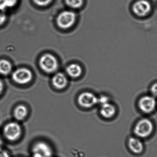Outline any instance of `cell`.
I'll list each match as a JSON object with an SVG mask.
<instances>
[{
	"label": "cell",
	"mask_w": 157,
	"mask_h": 157,
	"mask_svg": "<svg viewBox=\"0 0 157 157\" xmlns=\"http://www.w3.org/2000/svg\"><path fill=\"white\" fill-rule=\"evenodd\" d=\"M66 4L73 8H78L83 4V0H65Z\"/></svg>",
	"instance_id": "obj_17"
},
{
	"label": "cell",
	"mask_w": 157,
	"mask_h": 157,
	"mask_svg": "<svg viewBox=\"0 0 157 157\" xmlns=\"http://www.w3.org/2000/svg\"><path fill=\"white\" fill-rule=\"evenodd\" d=\"M116 108L113 105L109 103L101 105V114L105 118H110L115 115Z\"/></svg>",
	"instance_id": "obj_13"
},
{
	"label": "cell",
	"mask_w": 157,
	"mask_h": 157,
	"mask_svg": "<svg viewBox=\"0 0 157 157\" xmlns=\"http://www.w3.org/2000/svg\"><path fill=\"white\" fill-rule=\"evenodd\" d=\"M132 10L136 15L144 17L150 14L152 10V6L147 0H138L134 3Z\"/></svg>",
	"instance_id": "obj_6"
},
{
	"label": "cell",
	"mask_w": 157,
	"mask_h": 157,
	"mask_svg": "<svg viewBox=\"0 0 157 157\" xmlns=\"http://www.w3.org/2000/svg\"><path fill=\"white\" fill-rule=\"evenodd\" d=\"M28 113L26 107L23 105L17 106L13 111L14 118L17 121H22L25 119Z\"/></svg>",
	"instance_id": "obj_12"
},
{
	"label": "cell",
	"mask_w": 157,
	"mask_h": 157,
	"mask_svg": "<svg viewBox=\"0 0 157 157\" xmlns=\"http://www.w3.org/2000/svg\"><path fill=\"white\" fill-rule=\"evenodd\" d=\"M53 85L58 89H63L67 85L68 80L65 75L58 73L53 77L52 79Z\"/></svg>",
	"instance_id": "obj_11"
},
{
	"label": "cell",
	"mask_w": 157,
	"mask_h": 157,
	"mask_svg": "<svg viewBox=\"0 0 157 157\" xmlns=\"http://www.w3.org/2000/svg\"><path fill=\"white\" fill-rule=\"evenodd\" d=\"M33 1L37 5L39 6H46L50 4L52 0H33Z\"/></svg>",
	"instance_id": "obj_19"
},
{
	"label": "cell",
	"mask_w": 157,
	"mask_h": 157,
	"mask_svg": "<svg viewBox=\"0 0 157 157\" xmlns=\"http://www.w3.org/2000/svg\"><path fill=\"white\" fill-rule=\"evenodd\" d=\"M151 92L153 96L157 97V82L152 85L151 87Z\"/></svg>",
	"instance_id": "obj_21"
},
{
	"label": "cell",
	"mask_w": 157,
	"mask_h": 157,
	"mask_svg": "<svg viewBox=\"0 0 157 157\" xmlns=\"http://www.w3.org/2000/svg\"><path fill=\"white\" fill-rule=\"evenodd\" d=\"M128 144L130 150L134 154H140L144 151V144L139 138L131 137L128 141Z\"/></svg>",
	"instance_id": "obj_10"
},
{
	"label": "cell",
	"mask_w": 157,
	"mask_h": 157,
	"mask_svg": "<svg viewBox=\"0 0 157 157\" xmlns=\"http://www.w3.org/2000/svg\"><path fill=\"white\" fill-rule=\"evenodd\" d=\"M7 19L6 10L0 8V26L3 25Z\"/></svg>",
	"instance_id": "obj_18"
},
{
	"label": "cell",
	"mask_w": 157,
	"mask_h": 157,
	"mask_svg": "<svg viewBox=\"0 0 157 157\" xmlns=\"http://www.w3.org/2000/svg\"><path fill=\"white\" fill-rule=\"evenodd\" d=\"M154 125L149 119H143L137 122L135 126L134 132L137 137L145 138L149 136L153 132Z\"/></svg>",
	"instance_id": "obj_1"
},
{
	"label": "cell",
	"mask_w": 157,
	"mask_h": 157,
	"mask_svg": "<svg viewBox=\"0 0 157 157\" xmlns=\"http://www.w3.org/2000/svg\"><path fill=\"white\" fill-rule=\"evenodd\" d=\"M22 133V128L19 124L15 122L8 123L3 128V134L8 141L14 142L18 140Z\"/></svg>",
	"instance_id": "obj_2"
},
{
	"label": "cell",
	"mask_w": 157,
	"mask_h": 157,
	"mask_svg": "<svg viewBox=\"0 0 157 157\" xmlns=\"http://www.w3.org/2000/svg\"><path fill=\"white\" fill-rule=\"evenodd\" d=\"M18 0H0V8L6 10L7 8L13 7Z\"/></svg>",
	"instance_id": "obj_16"
},
{
	"label": "cell",
	"mask_w": 157,
	"mask_h": 157,
	"mask_svg": "<svg viewBox=\"0 0 157 157\" xmlns=\"http://www.w3.org/2000/svg\"><path fill=\"white\" fill-rule=\"evenodd\" d=\"M109 99L108 97L101 96L100 98H98V103H100L101 106L106 103H109Z\"/></svg>",
	"instance_id": "obj_20"
},
{
	"label": "cell",
	"mask_w": 157,
	"mask_h": 157,
	"mask_svg": "<svg viewBox=\"0 0 157 157\" xmlns=\"http://www.w3.org/2000/svg\"><path fill=\"white\" fill-rule=\"evenodd\" d=\"M1 144H2V140H1V137H0V147H1Z\"/></svg>",
	"instance_id": "obj_24"
},
{
	"label": "cell",
	"mask_w": 157,
	"mask_h": 157,
	"mask_svg": "<svg viewBox=\"0 0 157 157\" xmlns=\"http://www.w3.org/2000/svg\"><path fill=\"white\" fill-rule=\"evenodd\" d=\"M40 65L42 70L48 73H52L58 69V61L53 55L49 53L44 54L40 60Z\"/></svg>",
	"instance_id": "obj_3"
},
{
	"label": "cell",
	"mask_w": 157,
	"mask_h": 157,
	"mask_svg": "<svg viewBox=\"0 0 157 157\" xmlns=\"http://www.w3.org/2000/svg\"><path fill=\"white\" fill-rule=\"evenodd\" d=\"M66 72L71 77L76 78L81 75L82 73V69L78 65L73 64L70 65L67 67Z\"/></svg>",
	"instance_id": "obj_14"
},
{
	"label": "cell",
	"mask_w": 157,
	"mask_h": 157,
	"mask_svg": "<svg viewBox=\"0 0 157 157\" xmlns=\"http://www.w3.org/2000/svg\"><path fill=\"white\" fill-rule=\"evenodd\" d=\"M33 75L30 70L25 68H20L13 72L12 78L13 81L19 84H25L32 80Z\"/></svg>",
	"instance_id": "obj_4"
},
{
	"label": "cell",
	"mask_w": 157,
	"mask_h": 157,
	"mask_svg": "<svg viewBox=\"0 0 157 157\" xmlns=\"http://www.w3.org/2000/svg\"><path fill=\"white\" fill-rule=\"evenodd\" d=\"M0 157H10L9 154L6 150L0 147Z\"/></svg>",
	"instance_id": "obj_22"
},
{
	"label": "cell",
	"mask_w": 157,
	"mask_h": 157,
	"mask_svg": "<svg viewBox=\"0 0 157 157\" xmlns=\"http://www.w3.org/2000/svg\"><path fill=\"white\" fill-rule=\"evenodd\" d=\"M139 108L144 113L153 112L156 106V100L153 96H145L140 99L138 103Z\"/></svg>",
	"instance_id": "obj_7"
},
{
	"label": "cell",
	"mask_w": 157,
	"mask_h": 157,
	"mask_svg": "<svg viewBox=\"0 0 157 157\" xmlns=\"http://www.w3.org/2000/svg\"><path fill=\"white\" fill-rule=\"evenodd\" d=\"M33 155L42 157H52L53 155L52 148L47 143L38 142L36 143L32 148Z\"/></svg>",
	"instance_id": "obj_8"
},
{
	"label": "cell",
	"mask_w": 157,
	"mask_h": 157,
	"mask_svg": "<svg viewBox=\"0 0 157 157\" xmlns=\"http://www.w3.org/2000/svg\"><path fill=\"white\" fill-rule=\"evenodd\" d=\"M4 89V84L2 80L0 79V95Z\"/></svg>",
	"instance_id": "obj_23"
},
{
	"label": "cell",
	"mask_w": 157,
	"mask_h": 157,
	"mask_svg": "<svg viewBox=\"0 0 157 157\" xmlns=\"http://www.w3.org/2000/svg\"><path fill=\"white\" fill-rule=\"evenodd\" d=\"M78 102L81 107L88 108L98 103V98L92 93L84 92L78 96Z\"/></svg>",
	"instance_id": "obj_9"
},
{
	"label": "cell",
	"mask_w": 157,
	"mask_h": 157,
	"mask_svg": "<svg viewBox=\"0 0 157 157\" xmlns=\"http://www.w3.org/2000/svg\"><path fill=\"white\" fill-rule=\"evenodd\" d=\"M76 15L73 12L65 11L62 12L57 18L58 26L62 29L71 27L75 22Z\"/></svg>",
	"instance_id": "obj_5"
},
{
	"label": "cell",
	"mask_w": 157,
	"mask_h": 157,
	"mask_svg": "<svg viewBox=\"0 0 157 157\" xmlns=\"http://www.w3.org/2000/svg\"><path fill=\"white\" fill-rule=\"evenodd\" d=\"M12 65L11 63L6 60H0V74L6 76L12 72Z\"/></svg>",
	"instance_id": "obj_15"
}]
</instances>
